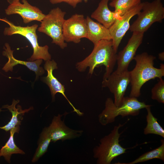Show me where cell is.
Segmentation results:
<instances>
[{"mask_svg": "<svg viewBox=\"0 0 164 164\" xmlns=\"http://www.w3.org/2000/svg\"><path fill=\"white\" fill-rule=\"evenodd\" d=\"M117 57L112 40H102L94 44L91 53L84 60L77 63L76 67L80 72H84L89 67L88 73L92 75L95 68L104 65L105 72L103 79H105L113 72Z\"/></svg>", "mask_w": 164, "mask_h": 164, "instance_id": "1", "label": "cell"}, {"mask_svg": "<svg viewBox=\"0 0 164 164\" xmlns=\"http://www.w3.org/2000/svg\"><path fill=\"white\" fill-rule=\"evenodd\" d=\"M156 57L143 52L135 56L133 58L136 62L135 67L129 71L131 90L130 97L137 98L141 95L142 86L147 82L155 78H162L164 76V65L161 64L160 68L154 66Z\"/></svg>", "mask_w": 164, "mask_h": 164, "instance_id": "2", "label": "cell"}, {"mask_svg": "<svg viewBox=\"0 0 164 164\" xmlns=\"http://www.w3.org/2000/svg\"><path fill=\"white\" fill-rule=\"evenodd\" d=\"M149 105L138 101L136 97L129 96L124 97L121 104L117 106L111 98H108L104 109L98 115L99 121L101 125H106L114 122L119 115L122 117L136 116L139 114L141 109Z\"/></svg>", "mask_w": 164, "mask_h": 164, "instance_id": "3", "label": "cell"}, {"mask_svg": "<svg viewBox=\"0 0 164 164\" xmlns=\"http://www.w3.org/2000/svg\"><path fill=\"white\" fill-rule=\"evenodd\" d=\"M125 123L114 126L111 132L101 138L100 143L94 147L93 156L97 159V164H110L115 158L126 152L127 149L119 142L121 134L119 133V130Z\"/></svg>", "mask_w": 164, "mask_h": 164, "instance_id": "4", "label": "cell"}, {"mask_svg": "<svg viewBox=\"0 0 164 164\" xmlns=\"http://www.w3.org/2000/svg\"><path fill=\"white\" fill-rule=\"evenodd\" d=\"M0 20L4 22L9 26L4 29L3 33L5 35L19 34L25 37L29 41L33 49V53L29 59V61H33L39 59L45 61L51 60V55L48 51V46H40L39 44L36 32L38 25L34 24L30 26L23 27L15 25L6 18H0Z\"/></svg>", "mask_w": 164, "mask_h": 164, "instance_id": "5", "label": "cell"}, {"mask_svg": "<svg viewBox=\"0 0 164 164\" xmlns=\"http://www.w3.org/2000/svg\"><path fill=\"white\" fill-rule=\"evenodd\" d=\"M142 10L136 19L130 26L132 32L144 33L155 22H161L164 18V7L161 0L142 2Z\"/></svg>", "mask_w": 164, "mask_h": 164, "instance_id": "6", "label": "cell"}, {"mask_svg": "<svg viewBox=\"0 0 164 164\" xmlns=\"http://www.w3.org/2000/svg\"><path fill=\"white\" fill-rule=\"evenodd\" d=\"M65 14L66 12L59 7L51 9L48 14L45 15L38 29L39 32L51 38L52 43L58 45L62 49L67 46L63 33Z\"/></svg>", "mask_w": 164, "mask_h": 164, "instance_id": "7", "label": "cell"}, {"mask_svg": "<svg viewBox=\"0 0 164 164\" xmlns=\"http://www.w3.org/2000/svg\"><path fill=\"white\" fill-rule=\"evenodd\" d=\"M87 26L86 19L83 15L76 14L63 23V33L65 42L78 43L83 38H86Z\"/></svg>", "mask_w": 164, "mask_h": 164, "instance_id": "8", "label": "cell"}, {"mask_svg": "<svg viewBox=\"0 0 164 164\" xmlns=\"http://www.w3.org/2000/svg\"><path fill=\"white\" fill-rule=\"evenodd\" d=\"M130 83V72L128 70L121 74L112 72L107 79H103L102 84V87L108 88L113 94L114 103L118 106L121 103Z\"/></svg>", "mask_w": 164, "mask_h": 164, "instance_id": "9", "label": "cell"}, {"mask_svg": "<svg viewBox=\"0 0 164 164\" xmlns=\"http://www.w3.org/2000/svg\"><path fill=\"white\" fill-rule=\"evenodd\" d=\"M10 5L5 10L8 15L18 14L22 17L23 22L27 24L33 21L41 22L45 16L42 11L36 6L31 5L26 0H10Z\"/></svg>", "mask_w": 164, "mask_h": 164, "instance_id": "10", "label": "cell"}, {"mask_svg": "<svg viewBox=\"0 0 164 164\" xmlns=\"http://www.w3.org/2000/svg\"><path fill=\"white\" fill-rule=\"evenodd\" d=\"M144 33L133 32L128 43L122 50L117 54V68L115 72L121 74L128 70L131 61L133 60L136 52L142 43Z\"/></svg>", "mask_w": 164, "mask_h": 164, "instance_id": "11", "label": "cell"}, {"mask_svg": "<svg viewBox=\"0 0 164 164\" xmlns=\"http://www.w3.org/2000/svg\"><path fill=\"white\" fill-rule=\"evenodd\" d=\"M142 6V3H141L126 13L122 15L120 19H116L108 29L111 37L113 47L116 53L123 37L129 29L131 19L141 11Z\"/></svg>", "mask_w": 164, "mask_h": 164, "instance_id": "12", "label": "cell"}, {"mask_svg": "<svg viewBox=\"0 0 164 164\" xmlns=\"http://www.w3.org/2000/svg\"><path fill=\"white\" fill-rule=\"evenodd\" d=\"M63 115L58 114L54 116L50 125L47 127L52 142L73 139L80 136L82 134L83 131L73 130L67 126L64 120H61Z\"/></svg>", "mask_w": 164, "mask_h": 164, "instance_id": "13", "label": "cell"}, {"mask_svg": "<svg viewBox=\"0 0 164 164\" xmlns=\"http://www.w3.org/2000/svg\"><path fill=\"white\" fill-rule=\"evenodd\" d=\"M44 68L47 71V75L43 78V80L50 88L52 100H54L55 95L57 93L61 94L73 108V111L80 116L83 115V113L77 109L67 97L65 94V89L64 85L62 84L53 75V70L58 68L56 63L53 60H47L44 65Z\"/></svg>", "mask_w": 164, "mask_h": 164, "instance_id": "14", "label": "cell"}, {"mask_svg": "<svg viewBox=\"0 0 164 164\" xmlns=\"http://www.w3.org/2000/svg\"><path fill=\"white\" fill-rule=\"evenodd\" d=\"M3 55L8 59V62L2 68V70L7 72L9 71H12L13 67L18 64L26 66L30 70L34 71L36 74V79L39 76L43 74L45 72L44 69L40 66L43 62V60L37 59L32 61H26L17 60L13 56V51L12 50L9 44L6 43L4 47Z\"/></svg>", "mask_w": 164, "mask_h": 164, "instance_id": "15", "label": "cell"}, {"mask_svg": "<svg viewBox=\"0 0 164 164\" xmlns=\"http://www.w3.org/2000/svg\"><path fill=\"white\" fill-rule=\"evenodd\" d=\"M101 0L96 9L92 13L91 18L97 21L108 29H109L119 17L115 12L111 11L108 4L109 1Z\"/></svg>", "mask_w": 164, "mask_h": 164, "instance_id": "16", "label": "cell"}, {"mask_svg": "<svg viewBox=\"0 0 164 164\" xmlns=\"http://www.w3.org/2000/svg\"><path fill=\"white\" fill-rule=\"evenodd\" d=\"M86 19L87 26L86 38L94 44L102 40H111L108 29L100 23L94 21L88 16Z\"/></svg>", "mask_w": 164, "mask_h": 164, "instance_id": "17", "label": "cell"}, {"mask_svg": "<svg viewBox=\"0 0 164 164\" xmlns=\"http://www.w3.org/2000/svg\"><path fill=\"white\" fill-rule=\"evenodd\" d=\"M19 102V100L13 99L11 105H5L2 106V108L7 109L11 112L12 116L8 123L4 126L0 127V129L7 132L16 126H19L25 113L32 109V107H31L28 109L23 110L19 105H18L16 108V105Z\"/></svg>", "mask_w": 164, "mask_h": 164, "instance_id": "18", "label": "cell"}, {"mask_svg": "<svg viewBox=\"0 0 164 164\" xmlns=\"http://www.w3.org/2000/svg\"><path fill=\"white\" fill-rule=\"evenodd\" d=\"M20 130L19 126H17L10 130V137L5 144L0 150V156H3L8 163H10L12 155L19 154H24L25 152L15 144L14 136L15 133H18Z\"/></svg>", "mask_w": 164, "mask_h": 164, "instance_id": "19", "label": "cell"}, {"mask_svg": "<svg viewBox=\"0 0 164 164\" xmlns=\"http://www.w3.org/2000/svg\"><path fill=\"white\" fill-rule=\"evenodd\" d=\"M51 142V138L47 127H45L40 134L38 142V147L32 160V162H36L47 152Z\"/></svg>", "mask_w": 164, "mask_h": 164, "instance_id": "20", "label": "cell"}, {"mask_svg": "<svg viewBox=\"0 0 164 164\" xmlns=\"http://www.w3.org/2000/svg\"><path fill=\"white\" fill-rule=\"evenodd\" d=\"M151 105H149L145 108L147 112L146 116L147 124L144 129V133L145 135H157L164 138V130L158 123V119L152 114L151 110Z\"/></svg>", "mask_w": 164, "mask_h": 164, "instance_id": "21", "label": "cell"}, {"mask_svg": "<svg viewBox=\"0 0 164 164\" xmlns=\"http://www.w3.org/2000/svg\"><path fill=\"white\" fill-rule=\"evenodd\" d=\"M141 3V0H112L109 5L114 8V12L120 18Z\"/></svg>", "mask_w": 164, "mask_h": 164, "instance_id": "22", "label": "cell"}, {"mask_svg": "<svg viewBox=\"0 0 164 164\" xmlns=\"http://www.w3.org/2000/svg\"><path fill=\"white\" fill-rule=\"evenodd\" d=\"M161 145L157 148L140 155L134 160L128 163L118 162L116 164H135L157 159L164 161V140H161Z\"/></svg>", "mask_w": 164, "mask_h": 164, "instance_id": "23", "label": "cell"}, {"mask_svg": "<svg viewBox=\"0 0 164 164\" xmlns=\"http://www.w3.org/2000/svg\"><path fill=\"white\" fill-rule=\"evenodd\" d=\"M152 98L160 103H164V80L162 78L159 79L151 90Z\"/></svg>", "mask_w": 164, "mask_h": 164, "instance_id": "24", "label": "cell"}, {"mask_svg": "<svg viewBox=\"0 0 164 164\" xmlns=\"http://www.w3.org/2000/svg\"><path fill=\"white\" fill-rule=\"evenodd\" d=\"M82 1V0H50V2L53 4L65 2L75 8L77 4L81 2Z\"/></svg>", "mask_w": 164, "mask_h": 164, "instance_id": "25", "label": "cell"}, {"mask_svg": "<svg viewBox=\"0 0 164 164\" xmlns=\"http://www.w3.org/2000/svg\"><path fill=\"white\" fill-rule=\"evenodd\" d=\"M164 52L160 53L159 54V59L162 60L163 61L164 60Z\"/></svg>", "mask_w": 164, "mask_h": 164, "instance_id": "26", "label": "cell"}, {"mask_svg": "<svg viewBox=\"0 0 164 164\" xmlns=\"http://www.w3.org/2000/svg\"><path fill=\"white\" fill-rule=\"evenodd\" d=\"M83 0L85 2H87V0Z\"/></svg>", "mask_w": 164, "mask_h": 164, "instance_id": "27", "label": "cell"}, {"mask_svg": "<svg viewBox=\"0 0 164 164\" xmlns=\"http://www.w3.org/2000/svg\"></svg>", "mask_w": 164, "mask_h": 164, "instance_id": "28", "label": "cell"}]
</instances>
